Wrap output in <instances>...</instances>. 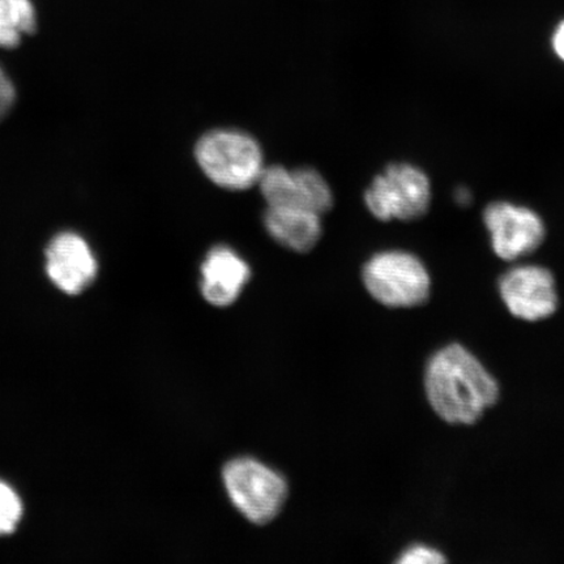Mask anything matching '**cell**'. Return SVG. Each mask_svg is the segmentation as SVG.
<instances>
[{
    "label": "cell",
    "mask_w": 564,
    "mask_h": 564,
    "mask_svg": "<svg viewBox=\"0 0 564 564\" xmlns=\"http://www.w3.org/2000/svg\"><path fill=\"white\" fill-rule=\"evenodd\" d=\"M258 185L268 207H297L323 216L334 206L327 181L312 167H264Z\"/></svg>",
    "instance_id": "cell-6"
},
{
    "label": "cell",
    "mask_w": 564,
    "mask_h": 564,
    "mask_svg": "<svg viewBox=\"0 0 564 564\" xmlns=\"http://www.w3.org/2000/svg\"><path fill=\"white\" fill-rule=\"evenodd\" d=\"M500 297L509 312L521 321L546 319L558 307L553 273L540 265H520L499 281Z\"/></svg>",
    "instance_id": "cell-8"
},
{
    "label": "cell",
    "mask_w": 564,
    "mask_h": 564,
    "mask_svg": "<svg viewBox=\"0 0 564 564\" xmlns=\"http://www.w3.org/2000/svg\"><path fill=\"white\" fill-rule=\"evenodd\" d=\"M432 200L429 176L409 164L388 165L365 193V204L379 221H414L427 214Z\"/></svg>",
    "instance_id": "cell-4"
},
{
    "label": "cell",
    "mask_w": 564,
    "mask_h": 564,
    "mask_svg": "<svg viewBox=\"0 0 564 564\" xmlns=\"http://www.w3.org/2000/svg\"><path fill=\"white\" fill-rule=\"evenodd\" d=\"M364 282L373 300L393 308L422 305L432 285L421 260L399 250L376 253L364 268Z\"/></svg>",
    "instance_id": "cell-3"
},
{
    "label": "cell",
    "mask_w": 564,
    "mask_h": 564,
    "mask_svg": "<svg viewBox=\"0 0 564 564\" xmlns=\"http://www.w3.org/2000/svg\"><path fill=\"white\" fill-rule=\"evenodd\" d=\"M447 560L434 547L426 545H413L401 553L398 563L400 564H435L444 563Z\"/></svg>",
    "instance_id": "cell-14"
},
{
    "label": "cell",
    "mask_w": 564,
    "mask_h": 564,
    "mask_svg": "<svg viewBox=\"0 0 564 564\" xmlns=\"http://www.w3.org/2000/svg\"><path fill=\"white\" fill-rule=\"evenodd\" d=\"M23 517V505L9 485L0 481V535L15 531Z\"/></svg>",
    "instance_id": "cell-13"
},
{
    "label": "cell",
    "mask_w": 564,
    "mask_h": 564,
    "mask_svg": "<svg viewBox=\"0 0 564 564\" xmlns=\"http://www.w3.org/2000/svg\"><path fill=\"white\" fill-rule=\"evenodd\" d=\"M17 91L10 77L6 75L2 67H0V121L9 115L13 102H15Z\"/></svg>",
    "instance_id": "cell-15"
},
{
    "label": "cell",
    "mask_w": 564,
    "mask_h": 564,
    "mask_svg": "<svg viewBox=\"0 0 564 564\" xmlns=\"http://www.w3.org/2000/svg\"><path fill=\"white\" fill-rule=\"evenodd\" d=\"M264 227L288 250L308 252L322 237V216L297 207H267Z\"/></svg>",
    "instance_id": "cell-11"
},
{
    "label": "cell",
    "mask_w": 564,
    "mask_h": 564,
    "mask_svg": "<svg viewBox=\"0 0 564 564\" xmlns=\"http://www.w3.org/2000/svg\"><path fill=\"white\" fill-rule=\"evenodd\" d=\"M46 271L54 284L67 294H79L97 276V260L86 239L76 232H61L46 250Z\"/></svg>",
    "instance_id": "cell-9"
},
{
    "label": "cell",
    "mask_w": 564,
    "mask_h": 564,
    "mask_svg": "<svg viewBox=\"0 0 564 564\" xmlns=\"http://www.w3.org/2000/svg\"><path fill=\"white\" fill-rule=\"evenodd\" d=\"M430 405L449 423L471 425L497 403L499 386L463 345H447L430 358L425 373Z\"/></svg>",
    "instance_id": "cell-1"
},
{
    "label": "cell",
    "mask_w": 564,
    "mask_h": 564,
    "mask_svg": "<svg viewBox=\"0 0 564 564\" xmlns=\"http://www.w3.org/2000/svg\"><path fill=\"white\" fill-rule=\"evenodd\" d=\"M497 257L517 260L534 252L544 242L545 225L534 210L507 202H494L484 212Z\"/></svg>",
    "instance_id": "cell-7"
},
{
    "label": "cell",
    "mask_w": 564,
    "mask_h": 564,
    "mask_svg": "<svg viewBox=\"0 0 564 564\" xmlns=\"http://www.w3.org/2000/svg\"><path fill=\"white\" fill-rule=\"evenodd\" d=\"M455 200L460 204L462 207H468L471 203V193L468 188L458 187L455 193Z\"/></svg>",
    "instance_id": "cell-17"
},
{
    "label": "cell",
    "mask_w": 564,
    "mask_h": 564,
    "mask_svg": "<svg viewBox=\"0 0 564 564\" xmlns=\"http://www.w3.org/2000/svg\"><path fill=\"white\" fill-rule=\"evenodd\" d=\"M553 48L554 53L564 62V21L556 26L553 34Z\"/></svg>",
    "instance_id": "cell-16"
},
{
    "label": "cell",
    "mask_w": 564,
    "mask_h": 564,
    "mask_svg": "<svg viewBox=\"0 0 564 564\" xmlns=\"http://www.w3.org/2000/svg\"><path fill=\"white\" fill-rule=\"evenodd\" d=\"M37 28L32 0H0V47L15 48Z\"/></svg>",
    "instance_id": "cell-12"
},
{
    "label": "cell",
    "mask_w": 564,
    "mask_h": 564,
    "mask_svg": "<svg viewBox=\"0 0 564 564\" xmlns=\"http://www.w3.org/2000/svg\"><path fill=\"white\" fill-rule=\"evenodd\" d=\"M251 278V268L228 246H216L202 265V294L210 305L235 303Z\"/></svg>",
    "instance_id": "cell-10"
},
{
    "label": "cell",
    "mask_w": 564,
    "mask_h": 564,
    "mask_svg": "<svg viewBox=\"0 0 564 564\" xmlns=\"http://www.w3.org/2000/svg\"><path fill=\"white\" fill-rule=\"evenodd\" d=\"M195 159L210 182L230 192L258 185L265 167L258 141L238 130L207 132L197 141Z\"/></svg>",
    "instance_id": "cell-2"
},
{
    "label": "cell",
    "mask_w": 564,
    "mask_h": 564,
    "mask_svg": "<svg viewBox=\"0 0 564 564\" xmlns=\"http://www.w3.org/2000/svg\"><path fill=\"white\" fill-rule=\"evenodd\" d=\"M223 476L232 505L253 524L270 523L285 503V479L252 458L230 462Z\"/></svg>",
    "instance_id": "cell-5"
}]
</instances>
